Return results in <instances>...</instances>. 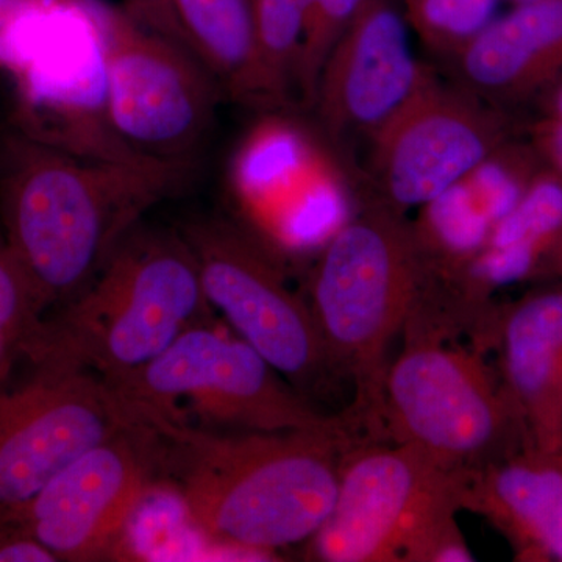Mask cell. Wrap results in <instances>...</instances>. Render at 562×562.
I'll return each instance as SVG.
<instances>
[{
	"instance_id": "cell-3",
	"label": "cell",
	"mask_w": 562,
	"mask_h": 562,
	"mask_svg": "<svg viewBox=\"0 0 562 562\" xmlns=\"http://www.w3.org/2000/svg\"><path fill=\"white\" fill-rule=\"evenodd\" d=\"M438 277L405 213L368 198L317 251L306 302L333 375L353 384L342 414L362 439H382L387 350Z\"/></svg>"
},
{
	"instance_id": "cell-25",
	"label": "cell",
	"mask_w": 562,
	"mask_h": 562,
	"mask_svg": "<svg viewBox=\"0 0 562 562\" xmlns=\"http://www.w3.org/2000/svg\"><path fill=\"white\" fill-rule=\"evenodd\" d=\"M371 0H312L299 57L295 91L312 109L322 69L336 44L358 20Z\"/></svg>"
},
{
	"instance_id": "cell-27",
	"label": "cell",
	"mask_w": 562,
	"mask_h": 562,
	"mask_svg": "<svg viewBox=\"0 0 562 562\" xmlns=\"http://www.w3.org/2000/svg\"><path fill=\"white\" fill-rule=\"evenodd\" d=\"M46 0H0V70H9L25 32Z\"/></svg>"
},
{
	"instance_id": "cell-18",
	"label": "cell",
	"mask_w": 562,
	"mask_h": 562,
	"mask_svg": "<svg viewBox=\"0 0 562 562\" xmlns=\"http://www.w3.org/2000/svg\"><path fill=\"white\" fill-rule=\"evenodd\" d=\"M454 83L492 106L550 90L562 77V0H528L450 58Z\"/></svg>"
},
{
	"instance_id": "cell-26",
	"label": "cell",
	"mask_w": 562,
	"mask_h": 562,
	"mask_svg": "<svg viewBox=\"0 0 562 562\" xmlns=\"http://www.w3.org/2000/svg\"><path fill=\"white\" fill-rule=\"evenodd\" d=\"M538 172L532 166V155L505 143L480 162L462 183L495 225L516 206Z\"/></svg>"
},
{
	"instance_id": "cell-16",
	"label": "cell",
	"mask_w": 562,
	"mask_h": 562,
	"mask_svg": "<svg viewBox=\"0 0 562 562\" xmlns=\"http://www.w3.org/2000/svg\"><path fill=\"white\" fill-rule=\"evenodd\" d=\"M501 379L525 446L562 447V284L531 292L495 314Z\"/></svg>"
},
{
	"instance_id": "cell-1",
	"label": "cell",
	"mask_w": 562,
	"mask_h": 562,
	"mask_svg": "<svg viewBox=\"0 0 562 562\" xmlns=\"http://www.w3.org/2000/svg\"><path fill=\"white\" fill-rule=\"evenodd\" d=\"M160 465L203 536L247 557L308 542L330 516L349 430L217 431L151 419Z\"/></svg>"
},
{
	"instance_id": "cell-12",
	"label": "cell",
	"mask_w": 562,
	"mask_h": 562,
	"mask_svg": "<svg viewBox=\"0 0 562 562\" xmlns=\"http://www.w3.org/2000/svg\"><path fill=\"white\" fill-rule=\"evenodd\" d=\"M0 387V522H11L77 458L140 424L98 373L31 364Z\"/></svg>"
},
{
	"instance_id": "cell-6",
	"label": "cell",
	"mask_w": 562,
	"mask_h": 562,
	"mask_svg": "<svg viewBox=\"0 0 562 562\" xmlns=\"http://www.w3.org/2000/svg\"><path fill=\"white\" fill-rule=\"evenodd\" d=\"M461 472L390 439L347 449L328 519L308 541L327 562H465Z\"/></svg>"
},
{
	"instance_id": "cell-8",
	"label": "cell",
	"mask_w": 562,
	"mask_h": 562,
	"mask_svg": "<svg viewBox=\"0 0 562 562\" xmlns=\"http://www.w3.org/2000/svg\"><path fill=\"white\" fill-rule=\"evenodd\" d=\"M105 0H50L33 24L13 80L11 125L32 138L92 160L155 165L117 138L106 106ZM162 166V165H160Z\"/></svg>"
},
{
	"instance_id": "cell-23",
	"label": "cell",
	"mask_w": 562,
	"mask_h": 562,
	"mask_svg": "<svg viewBox=\"0 0 562 562\" xmlns=\"http://www.w3.org/2000/svg\"><path fill=\"white\" fill-rule=\"evenodd\" d=\"M43 322L31 281L0 231V387L29 350Z\"/></svg>"
},
{
	"instance_id": "cell-11",
	"label": "cell",
	"mask_w": 562,
	"mask_h": 562,
	"mask_svg": "<svg viewBox=\"0 0 562 562\" xmlns=\"http://www.w3.org/2000/svg\"><path fill=\"white\" fill-rule=\"evenodd\" d=\"M180 232L194 251L211 308L238 338L302 394L333 375L308 302L291 290L279 258L224 217H198Z\"/></svg>"
},
{
	"instance_id": "cell-10",
	"label": "cell",
	"mask_w": 562,
	"mask_h": 562,
	"mask_svg": "<svg viewBox=\"0 0 562 562\" xmlns=\"http://www.w3.org/2000/svg\"><path fill=\"white\" fill-rule=\"evenodd\" d=\"M331 140L281 109L250 125L233 151L227 184L247 217L241 224L281 261L305 227L319 251L353 216V180Z\"/></svg>"
},
{
	"instance_id": "cell-2",
	"label": "cell",
	"mask_w": 562,
	"mask_h": 562,
	"mask_svg": "<svg viewBox=\"0 0 562 562\" xmlns=\"http://www.w3.org/2000/svg\"><path fill=\"white\" fill-rule=\"evenodd\" d=\"M188 169L92 160L11 125L0 132V231L44 317L79 294Z\"/></svg>"
},
{
	"instance_id": "cell-15",
	"label": "cell",
	"mask_w": 562,
	"mask_h": 562,
	"mask_svg": "<svg viewBox=\"0 0 562 562\" xmlns=\"http://www.w3.org/2000/svg\"><path fill=\"white\" fill-rule=\"evenodd\" d=\"M401 0H371L336 44L312 103L331 143H371L432 79L413 52Z\"/></svg>"
},
{
	"instance_id": "cell-32",
	"label": "cell",
	"mask_w": 562,
	"mask_h": 562,
	"mask_svg": "<svg viewBox=\"0 0 562 562\" xmlns=\"http://www.w3.org/2000/svg\"><path fill=\"white\" fill-rule=\"evenodd\" d=\"M512 2H514V3H522V2H528V0H512Z\"/></svg>"
},
{
	"instance_id": "cell-22",
	"label": "cell",
	"mask_w": 562,
	"mask_h": 562,
	"mask_svg": "<svg viewBox=\"0 0 562 562\" xmlns=\"http://www.w3.org/2000/svg\"><path fill=\"white\" fill-rule=\"evenodd\" d=\"M562 239V177L536 173L520 201L492 228L486 247H519L541 255L549 269Z\"/></svg>"
},
{
	"instance_id": "cell-7",
	"label": "cell",
	"mask_w": 562,
	"mask_h": 562,
	"mask_svg": "<svg viewBox=\"0 0 562 562\" xmlns=\"http://www.w3.org/2000/svg\"><path fill=\"white\" fill-rule=\"evenodd\" d=\"M106 384L139 422L217 431L355 432L342 413L319 412L254 347L213 322L181 335L138 372Z\"/></svg>"
},
{
	"instance_id": "cell-9",
	"label": "cell",
	"mask_w": 562,
	"mask_h": 562,
	"mask_svg": "<svg viewBox=\"0 0 562 562\" xmlns=\"http://www.w3.org/2000/svg\"><path fill=\"white\" fill-rule=\"evenodd\" d=\"M111 127L140 160L188 169L209 139L222 90L187 47L111 5L105 38Z\"/></svg>"
},
{
	"instance_id": "cell-19",
	"label": "cell",
	"mask_w": 562,
	"mask_h": 562,
	"mask_svg": "<svg viewBox=\"0 0 562 562\" xmlns=\"http://www.w3.org/2000/svg\"><path fill=\"white\" fill-rule=\"evenodd\" d=\"M188 49L233 101L257 103L254 0H172Z\"/></svg>"
},
{
	"instance_id": "cell-4",
	"label": "cell",
	"mask_w": 562,
	"mask_h": 562,
	"mask_svg": "<svg viewBox=\"0 0 562 562\" xmlns=\"http://www.w3.org/2000/svg\"><path fill=\"white\" fill-rule=\"evenodd\" d=\"M213 316L181 232L140 221L94 279L44 317L25 361L76 366L120 382Z\"/></svg>"
},
{
	"instance_id": "cell-30",
	"label": "cell",
	"mask_w": 562,
	"mask_h": 562,
	"mask_svg": "<svg viewBox=\"0 0 562 562\" xmlns=\"http://www.w3.org/2000/svg\"><path fill=\"white\" fill-rule=\"evenodd\" d=\"M0 562H57L16 522H0Z\"/></svg>"
},
{
	"instance_id": "cell-5",
	"label": "cell",
	"mask_w": 562,
	"mask_h": 562,
	"mask_svg": "<svg viewBox=\"0 0 562 562\" xmlns=\"http://www.w3.org/2000/svg\"><path fill=\"white\" fill-rule=\"evenodd\" d=\"M471 319L439 295L420 299L387 364L380 405L382 439L405 443L443 468H483L525 446L522 425L480 336L461 344Z\"/></svg>"
},
{
	"instance_id": "cell-17",
	"label": "cell",
	"mask_w": 562,
	"mask_h": 562,
	"mask_svg": "<svg viewBox=\"0 0 562 562\" xmlns=\"http://www.w3.org/2000/svg\"><path fill=\"white\" fill-rule=\"evenodd\" d=\"M461 509L497 528L517 560L562 562V447L522 446L461 472Z\"/></svg>"
},
{
	"instance_id": "cell-13",
	"label": "cell",
	"mask_w": 562,
	"mask_h": 562,
	"mask_svg": "<svg viewBox=\"0 0 562 562\" xmlns=\"http://www.w3.org/2000/svg\"><path fill=\"white\" fill-rule=\"evenodd\" d=\"M505 143L495 106L432 77L369 143L368 199L401 213L422 209Z\"/></svg>"
},
{
	"instance_id": "cell-21",
	"label": "cell",
	"mask_w": 562,
	"mask_h": 562,
	"mask_svg": "<svg viewBox=\"0 0 562 562\" xmlns=\"http://www.w3.org/2000/svg\"><path fill=\"white\" fill-rule=\"evenodd\" d=\"M312 0H254L257 105L283 109L295 91Z\"/></svg>"
},
{
	"instance_id": "cell-29",
	"label": "cell",
	"mask_w": 562,
	"mask_h": 562,
	"mask_svg": "<svg viewBox=\"0 0 562 562\" xmlns=\"http://www.w3.org/2000/svg\"><path fill=\"white\" fill-rule=\"evenodd\" d=\"M122 7L144 27L160 33L188 49L173 11L172 0H122Z\"/></svg>"
},
{
	"instance_id": "cell-24",
	"label": "cell",
	"mask_w": 562,
	"mask_h": 562,
	"mask_svg": "<svg viewBox=\"0 0 562 562\" xmlns=\"http://www.w3.org/2000/svg\"><path fill=\"white\" fill-rule=\"evenodd\" d=\"M409 29L435 55L450 60L498 16L501 0H401Z\"/></svg>"
},
{
	"instance_id": "cell-20",
	"label": "cell",
	"mask_w": 562,
	"mask_h": 562,
	"mask_svg": "<svg viewBox=\"0 0 562 562\" xmlns=\"http://www.w3.org/2000/svg\"><path fill=\"white\" fill-rule=\"evenodd\" d=\"M413 225L436 271L452 281L460 279L486 247L494 228L462 181L422 206Z\"/></svg>"
},
{
	"instance_id": "cell-14",
	"label": "cell",
	"mask_w": 562,
	"mask_h": 562,
	"mask_svg": "<svg viewBox=\"0 0 562 562\" xmlns=\"http://www.w3.org/2000/svg\"><path fill=\"white\" fill-rule=\"evenodd\" d=\"M160 439L125 428L58 473L11 522L55 561H99L114 552L160 471Z\"/></svg>"
},
{
	"instance_id": "cell-31",
	"label": "cell",
	"mask_w": 562,
	"mask_h": 562,
	"mask_svg": "<svg viewBox=\"0 0 562 562\" xmlns=\"http://www.w3.org/2000/svg\"><path fill=\"white\" fill-rule=\"evenodd\" d=\"M549 269H554V271L560 272L562 276V239L561 243L558 244L557 250H554Z\"/></svg>"
},
{
	"instance_id": "cell-28",
	"label": "cell",
	"mask_w": 562,
	"mask_h": 562,
	"mask_svg": "<svg viewBox=\"0 0 562 562\" xmlns=\"http://www.w3.org/2000/svg\"><path fill=\"white\" fill-rule=\"evenodd\" d=\"M549 91L546 113L535 128L536 154L547 169L562 177V77Z\"/></svg>"
}]
</instances>
